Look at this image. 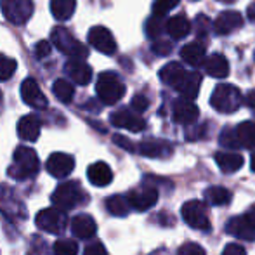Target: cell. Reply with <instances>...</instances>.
I'll return each mask as SVG.
<instances>
[{
	"mask_svg": "<svg viewBox=\"0 0 255 255\" xmlns=\"http://www.w3.org/2000/svg\"><path fill=\"white\" fill-rule=\"evenodd\" d=\"M40 172V160L37 151L30 146H19L16 148L12 156V163L7 168V175L14 181H26Z\"/></svg>",
	"mask_w": 255,
	"mask_h": 255,
	"instance_id": "1",
	"label": "cell"
},
{
	"mask_svg": "<svg viewBox=\"0 0 255 255\" xmlns=\"http://www.w3.org/2000/svg\"><path fill=\"white\" fill-rule=\"evenodd\" d=\"M87 200H89L87 193L82 189V186L78 184L77 181H68V182L59 184L54 189V193L51 196L54 208H57V210H61V212L73 210V208L87 203Z\"/></svg>",
	"mask_w": 255,
	"mask_h": 255,
	"instance_id": "2",
	"label": "cell"
},
{
	"mask_svg": "<svg viewBox=\"0 0 255 255\" xmlns=\"http://www.w3.org/2000/svg\"><path fill=\"white\" fill-rule=\"evenodd\" d=\"M51 45H54L64 56H70L71 59H85L89 54L87 47L82 42H78L75 35L64 26H56L51 31Z\"/></svg>",
	"mask_w": 255,
	"mask_h": 255,
	"instance_id": "3",
	"label": "cell"
},
{
	"mask_svg": "<svg viewBox=\"0 0 255 255\" xmlns=\"http://www.w3.org/2000/svg\"><path fill=\"white\" fill-rule=\"evenodd\" d=\"M243 103V96L238 87L231 84H221L214 89L210 96V104L219 113H235Z\"/></svg>",
	"mask_w": 255,
	"mask_h": 255,
	"instance_id": "4",
	"label": "cell"
},
{
	"mask_svg": "<svg viewBox=\"0 0 255 255\" xmlns=\"http://www.w3.org/2000/svg\"><path fill=\"white\" fill-rule=\"evenodd\" d=\"M96 92L103 104H117L125 96V84L113 71H104L96 82Z\"/></svg>",
	"mask_w": 255,
	"mask_h": 255,
	"instance_id": "5",
	"label": "cell"
},
{
	"mask_svg": "<svg viewBox=\"0 0 255 255\" xmlns=\"http://www.w3.org/2000/svg\"><path fill=\"white\" fill-rule=\"evenodd\" d=\"M0 9L10 24L23 26L33 16L35 3L33 0H0Z\"/></svg>",
	"mask_w": 255,
	"mask_h": 255,
	"instance_id": "6",
	"label": "cell"
},
{
	"mask_svg": "<svg viewBox=\"0 0 255 255\" xmlns=\"http://www.w3.org/2000/svg\"><path fill=\"white\" fill-rule=\"evenodd\" d=\"M35 224L40 231L49 233V235H63V231L66 229L68 219L66 214L57 208H44L37 214L35 217Z\"/></svg>",
	"mask_w": 255,
	"mask_h": 255,
	"instance_id": "7",
	"label": "cell"
},
{
	"mask_svg": "<svg viewBox=\"0 0 255 255\" xmlns=\"http://www.w3.org/2000/svg\"><path fill=\"white\" fill-rule=\"evenodd\" d=\"M181 215L188 226H191L196 231H210V217L205 208V205L198 200L186 202L181 208Z\"/></svg>",
	"mask_w": 255,
	"mask_h": 255,
	"instance_id": "8",
	"label": "cell"
},
{
	"mask_svg": "<svg viewBox=\"0 0 255 255\" xmlns=\"http://www.w3.org/2000/svg\"><path fill=\"white\" fill-rule=\"evenodd\" d=\"M0 212L9 221H23L26 219V208L23 202L17 198V195L10 188L0 186Z\"/></svg>",
	"mask_w": 255,
	"mask_h": 255,
	"instance_id": "9",
	"label": "cell"
},
{
	"mask_svg": "<svg viewBox=\"0 0 255 255\" xmlns=\"http://www.w3.org/2000/svg\"><path fill=\"white\" fill-rule=\"evenodd\" d=\"M125 198H127L130 208L139 212H146L156 205L158 189L153 188V186H141V188H135L132 191H128V195Z\"/></svg>",
	"mask_w": 255,
	"mask_h": 255,
	"instance_id": "10",
	"label": "cell"
},
{
	"mask_svg": "<svg viewBox=\"0 0 255 255\" xmlns=\"http://www.w3.org/2000/svg\"><path fill=\"white\" fill-rule=\"evenodd\" d=\"M89 44L96 49V51L106 54V56H113L117 52V42L115 37L106 26H94L89 30Z\"/></svg>",
	"mask_w": 255,
	"mask_h": 255,
	"instance_id": "11",
	"label": "cell"
},
{
	"mask_svg": "<svg viewBox=\"0 0 255 255\" xmlns=\"http://www.w3.org/2000/svg\"><path fill=\"white\" fill-rule=\"evenodd\" d=\"M21 98L28 106L35 108V110H45L49 106V101L42 92L38 82L31 77L24 78L23 84H21Z\"/></svg>",
	"mask_w": 255,
	"mask_h": 255,
	"instance_id": "12",
	"label": "cell"
},
{
	"mask_svg": "<svg viewBox=\"0 0 255 255\" xmlns=\"http://www.w3.org/2000/svg\"><path fill=\"white\" fill-rule=\"evenodd\" d=\"M45 168L56 179L68 177L75 168V158L68 153H52L45 163Z\"/></svg>",
	"mask_w": 255,
	"mask_h": 255,
	"instance_id": "13",
	"label": "cell"
},
{
	"mask_svg": "<svg viewBox=\"0 0 255 255\" xmlns=\"http://www.w3.org/2000/svg\"><path fill=\"white\" fill-rule=\"evenodd\" d=\"M110 122L118 128H127L130 132H141L146 128V122L137 113L130 110H118L113 111L110 117Z\"/></svg>",
	"mask_w": 255,
	"mask_h": 255,
	"instance_id": "14",
	"label": "cell"
},
{
	"mask_svg": "<svg viewBox=\"0 0 255 255\" xmlns=\"http://www.w3.org/2000/svg\"><path fill=\"white\" fill-rule=\"evenodd\" d=\"M200 110L193 101H186V99H179L174 103V110H172V118L175 124L181 125H191L198 120Z\"/></svg>",
	"mask_w": 255,
	"mask_h": 255,
	"instance_id": "15",
	"label": "cell"
},
{
	"mask_svg": "<svg viewBox=\"0 0 255 255\" xmlns=\"http://www.w3.org/2000/svg\"><path fill=\"white\" fill-rule=\"evenodd\" d=\"M200 85H202V75L198 71H184L182 78L179 80V84L175 85V91L182 96V99L186 101H193L196 99L200 92Z\"/></svg>",
	"mask_w": 255,
	"mask_h": 255,
	"instance_id": "16",
	"label": "cell"
},
{
	"mask_svg": "<svg viewBox=\"0 0 255 255\" xmlns=\"http://www.w3.org/2000/svg\"><path fill=\"white\" fill-rule=\"evenodd\" d=\"M243 26V16L236 10H224L214 21V30L219 35H229Z\"/></svg>",
	"mask_w": 255,
	"mask_h": 255,
	"instance_id": "17",
	"label": "cell"
},
{
	"mask_svg": "<svg viewBox=\"0 0 255 255\" xmlns=\"http://www.w3.org/2000/svg\"><path fill=\"white\" fill-rule=\"evenodd\" d=\"M64 71L71 78V82L78 85H87L92 80V68L85 63V59H70L64 64Z\"/></svg>",
	"mask_w": 255,
	"mask_h": 255,
	"instance_id": "18",
	"label": "cell"
},
{
	"mask_svg": "<svg viewBox=\"0 0 255 255\" xmlns=\"http://www.w3.org/2000/svg\"><path fill=\"white\" fill-rule=\"evenodd\" d=\"M71 233L80 240H91L98 233V224L87 214H80L71 219Z\"/></svg>",
	"mask_w": 255,
	"mask_h": 255,
	"instance_id": "19",
	"label": "cell"
},
{
	"mask_svg": "<svg viewBox=\"0 0 255 255\" xmlns=\"http://www.w3.org/2000/svg\"><path fill=\"white\" fill-rule=\"evenodd\" d=\"M137 151L142 154V156L148 158H167L170 156L174 148H172L170 142L161 141V139H146L139 144Z\"/></svg>",
	"mask_w": 255,
	"mask_h": 255,
	"instance_id": "20",
	"label": "cell"
},
{
	"mask_svg": "<svg viewBox=\"0 0 255 255\" xmlns=\"http://www.w3.org/2000/svg\"><path fill=\"white\" fill-rule=\"evenodd\" d=\"M40 130H42V122L37 115H26L17 124V134H19V137L23 141L28 142L37 141L38 135H40Z\"/></svg>",
	"mask_w": 255,
	"mask_h": 255,
	"instance_id": "21",
	"label": "cell"
},
{
	"mask_svg": "<svg viewBox=\"0 0 255 255\" xmlns=\"http://www.w3.org/2000/svg\"><path fill=\"white\" fill-rule=\"evenodd\" d=\"M226 231L238 240H247V242H254L255 240V228L243 215L233 217L226 226Z\"/></svg>",
	"mask_w": 255,
	"mask_h": 255,
	"instance_id": "22",
	"label": "cell"
},
{
	"mask_svg": "<svg viewBox=\"0 0 255 255\" xmlns=\"http://www.w3.org/2000/svg\"><path fill=\"white\" fill-rule=\"evenodd\" d=\"M87 177L91 184L98 186V188H104L113 181V172H111L110 165L104 161H96L87 168Z\"/></svg>",
	"mask_w": 255,
	"mask_h": 255,
	"instance_id": "23",
	"label": "cell"
},
{
	"mask_svg": "<svg viewBox=\"0 0 255 255\" xmlns=\"http://www.w3.org/2000/svg\"><path fill=\"white\" fill-rule=\"evenodd\" d=\"M214 160L224 174H235V172H238L243 167V156L238 153L217 151L214 154Z\"/></svg>",
	"mask_w": 255,
	"mask_h": 255,
	"instance_id": "24",
	"label": "cell"
},
{
	"mask_svg": "<svg viewBox=\"0 0 255 255\" xmlns=\"http://www.w3.org/2000/svg\"><path fill=\"white\" fill-rule=\"evenodd\" d=\"M203 68L210 77L226 78L229 75V63L222 54H212L203 61Z\"/></svg>",
	"mask_w": 255,
	"mask_h": 255,
	"instance_id": "25",
	"label": "cell"
},
{
	"mask_svg": "<svg viewBox=\"0 0 255 255\" xmlns=\"http://www.w3.org/2000/svg\"><path fill=\"white\" fill-rule=\"evenodd\" d=\"M191 30V23L188 21V17L182 16V14H177V16H172L170 19L165 23V31L170 35V38L174 40H181Z\"/></svg>",
	"mask_w": 255,
	"mask_h": 255,
	"instance_id": "26",
	"label": "cell"
},
{
	"mask_svg": "<svg viewBox=\"0 0 255 255\" xmlns=\"http://www.w3.org/2000/svg\"><path fill=\"white\" fill-rule=\"evenodd\" d=\"M235 134L240 146L255 149V122H242L235 128Z\"/></svg>",
	"mask_w": 255,
	"mask_h": 255,
	"instance_id": "27",
	"label": "cell"
},
{
	"mask_svg": "<svg viewBox=\"0 0 255 255\" xmlns=\"http://www.w3.org/2000/svg\"><path fill=\"white\" fill-rule=\"evenodd\" d=\"M77 0H51V12L57 21H68L75 14Z\"/></svg>",
	"mask_w": 255,
	"mask_h": 255,
	"instance_id": "28",
	"label": "cell"
},
{
	"mask_svg": "<svg viewBox=\"0 0 255 255\" xmlns=\"http://www.w3.org/2000/svg\"><path fill=\"white\" fill-rule=\"evenodd\" d=\"M181 57L184 63L191 64V66H198L205 59V47L200 42H191L181 49Z\"/></svg>",
	"mask_w": 255,
	"mask_h": 255,
	"instance_id": "29",
	"label": "cell"
},
{
	"mask_svg": "<svg viewBox=\"0 0 255 255\" xmlns=\"http://www.w3.org/2000/svg\"><path fill=\"white\" fill-rule=\"evenodd\" d=\"M184 71L186 70L179 63H168L160 70V80L163 82L165 85H170V87L175 89V85L179 84V80L182 78Z\"/></svg>",
	"mask_w": 255,
	"mask_h": 255,
	"instance_id": "30",
	"label": "cell"
},
{
	"mask_svg": "<svg viewBox=\"0 0 255 255\" xmlns=\"http://www.w3.org/2000/svg\"><path fill=\"white\" fill-rule=\"evenodd\" d=\"M203 198L210 205H214V207H224V205H228L231 202L233 196H231V193L226 188H222V186H214V188L205 189Z\"/></svg>",
	"mask_w": 255,
	"mask_h": 255,
	"instance_id": "31",
	"label": "cell"
},
{
	"mask_svg": "<svg viewBox=\"0 0 255 255\" xmlns=\"http://www.w3.org/2000/svg\"><path fill=\"white\" fill-rule=\"evenodd\" d=\"M52 94L56 96V99H59L61 103L68 104L73 101L75 98V87L70 80L66 78H59L52 84Z\"/></svg>",
	"mask_w": 255,
	"mask_h": 255,
	"instance_id": "32",
	"label": "cell"
},
{
	"mask_svg": "<svg viewBox=\"0 0 255 255\" xmlns=\"http://www.w3.org/2000/svg\"><path fill=\"white\" fill-rule=\"evenodd\" d=\"M106 210L115 217H127L128 212H130V207H128V202L125 196L113 195L106 200Z\"/></svg>",
	"mask_w": 255,
	"mask_h": 255,
	"instance_id": "33",
	"label": "cell"
},
{
	"mask_svg": "<svg viewBox=\"0 0 255 255\" xmlns=\"http://www.w3.org/2000/svg\"><path fill=\"white\" fill-rule=\"evenodd\" d=\"M17 70L16 59L5 56V54H0V82H7L12 78V75Z\"/></svg>",
	"mask_w": 255,
	"mask_h": 255,
	"instance_id": "34",
	"label": "cell"
},
{
	"mask_svg": "<svg viewBox=\"0 0 255 255\" xmlns=\"http://www.w3.org/2000/svg\"><path fill=\"white\" fill-rule=\"evenodd\" d=\"M78 245L75 240H57L54 243V255H77Z\"/></svg>",
	"mask_w": 255,
	"mask_h": 255,
	"instance_id": "35",
	"label": "cell"
},
{
	"mask_svg": "<svg viewBox=\"0 0 255 255\" xmlns=\"http://www.w3.org/2000/svg\"><path fill=\"white\" fill-rule=\"evenodd\" d=\"M163 30H165V23H163V19L158 16L149 17L148 23H146V33H148L151 38H156L158 40V37L163 33Z\"/></svg>",
	"mask_w": 255,
	"mask_h": 255,
	"instance_id": "36",
	"label": "cell"
},
{
	"mask_svg": "<svg viewBox=\"0 0 255 255\" xmlns=\"http://www.w3.org/2000/svg\"><path fill=\"white\" fill-rule=\"evenodd\" d=\"M179 3V0H154L153 3V16L163 17L168 10H172Z\"/></svg>",
	"mask_w": 255,
	"mask_h": 255,
	"instance_id": "37",
	"label": "cell"
},
{
	"mask_svg": "<svg viewBox=\"0 0 255 255\" xmlns=\"http://www.w3.org/2000/svg\"><path fill=\"white\" fill-rule=\"evenodd\" d=\"M221 144L226 146V148H240L238 139H236V134L231 127H226L221 134Z\"/></svg>",
	"mask_w": 255,
	"mask_h": 255,
	"instance_id": "38",
	"label": "cell"
},
{
	"mask_svg": "<svg viewBox=\"0 0 255 255\" xmlns=\"http://www.w3.org/2000/svg\"><path fill=\"white\" fill-rule=\"evenodd\" d=\"M130 108L134 110V113H142V111H146L149 108V99L142 94L134 96L130 101Z\"/></svg>",
	"mask_w": 255,
	"mask_h": 255,
	"instance_id": "39",
	"label": "cell"
},
{
	"mask_svg": "<svg viewBox=\"0 0 255 255\" xmlns=\"http://www.w3.org/2000/svg\"><path fill=\"white\" fill-rule=\"evenodd\" d=\"M195 24H196V37L202 38L205 35L208 33V28H210V21H208L207 16H203V14H198L195 19Z\"/></svg>",
	"mask_w": 255,
	"mask_h": 255,
	"instance_id": "40",
	"label": "cell"
},
{
	"mask_svg": "<svg viewBox=\"0 0 255 255\" xmlns=\"http://www.w3.org/2000/svg\"><path fill=\"white\" fill-rule=\"evenodd\" d=\"M177 255H207L205 250L196 243H184V245L179 247Z\"/></svg>",
	"mask_w": 255,
	"mask_h": 255,
	"instance_id": "41",
	"label": "cell"
},
{
	"mask_svg": "<svg viewBox=\"0 0 255 255\" xmlns=\"http://www.w3.org/2000/svg\"><path fill=\"white\" fill-rule=\"evenodd\" d=\"M153 52H156L158 56H168V54L172 52V45L168 44L167 40H161V38H158V40L153 44Z\"/></svg>",
	"mask_w": 255,
	"mask_h": 255,
	"instance_id": "42",
	"label": "cell"
},
{
	"mask_svg": "<svg viewBox=\"0 0 255 255\" xmlns=\"http://www.w3.org/2000/svg\"><path fill=\"white\" fill-rule=\"evenodd\" d=\"M52 47H51V42L47 40H40L37 45H35V54H37L38 59H44V57H47L49 54H51Z\"/></svg>",
	"mask_w": 255,
	"mask_h": 255,
	"instance_id": "43",
	"label": "cell"
},
{
	"mask_svg": "<svg viewBox=\"0 0 255 255\" xmlns=\"http://www.w3.org/2000/svg\"><path fill=\"white\" fill-rule=\"evenodd\" d=\"M113 142L117 146H120L122 149H125V151H130V153H134L135 151V146L132 144V141H128L127 137H124V135H113Z\"/></svg>",
	"mask_w": 255,
	"mask_h": 255,
	"instance_id": "44",
	"label": "cell"
},
{
	"mask_svg": "<svg viewBox=\"0 0 255 255\" xmlns=\"http://www.w3.org/2000/svg\"><path fill=\"white\" fill-rule=\"evenodd\" d=\"M84 255H108V252H106V249H104L103 243L94 242V243H91V245L85 247Z\"/></svg>",
	"mask_w": 255,
	"mask_h": 255,
	"instance_id": "45",
	"label": "cell"
},
{
	"mask_svg": "<svg viewBox=\"0 0 255 255\" xmlns=\"http://www.w3.org/2000/svg\"><path fill=\"white\" fill-rule=\"evenodd\" d=\"M222 255H247V250L242 245H238V243H229L224 249Z\"/></svg>",
	"mask_w": 255,
	"mask_h": 255,
	"instance_id": "46",
	"label": "cell"
},
{
	"mask_svg": "<svg viewBox=\"0 0 255 255\" xmlns=\"http://www.w3.org/2000/svg\"><path fill=\"white\" fill-rule=\"evenodd\" d=\"M243 217H245L247 221H249L250 224H252L254 228H255V205H252V207H250L249 210L245 212V215H243Z\"/></svg>",
	"mask_w": 255,
	"mask_h": 255,
	"instance_id": "47",
	"label": "cell"
},
{
	"mask_svg": "<svg viewBox=\"0 0 255 255\" xmlns=\"http://www.w3.org/2000/svg\"><path fill=\"white\" fill-rule=\"evenodd\" d=\"M245 103H247V106H250V108H255V89H254V91H250L249 94H247V98H245Z\"/></svg>",
	"mask_w": 255,
	"mask_h": 255,
	"instance_id": "48",
	"label": "cell"
},
{
	"mask_svg": "<svg viewBox=\"0 0 255 255\" xmlns=\"http://www.w3.org/2000/svg\"><path fill=\"white\" fill-rule=\"evenodd\" d=\"M249 17L252 21H255V3H252V5L249 7Z\"/></svg>",
	"mask_w": 255,
	"mask_h": 255,
	"instance_id": "49",
	"label": "cell"
},
{
	"mask_svg": "<svg viewBox=\"0 0 255 255\" xmlns=\"http://www.w3.org/2000/svg\"><path fill=\"white\" fill-rule=\"evenodd\" d=\"M250 168L255 172V153L252 154V158H250Z\"/></svg>",
	"mask_w": 255,
	"mask_h": 255,
	"instance_id": "50",
	"label": "cell"
},
{
	"mask_svg": "<svg viewBox=\"0 0 255 255\" xmlns=\"http://www.w3.org/2000/svg\"><path fill=\"white\" fill-rule=\"evenodd\" d=\"M219 2H224V3H231V2H235V0H219Z\"/></svg>",
	"mask_w": 255,
	"mask_h": 255,
	"instance_id": "51",
	"label": "cell"
},
{
	"mask_svg": "<svg viewBox=\"0 0 255 255\" xmlns=\"http://www.w3.org/2000/svg\"><path fill=\"white\" fill-rule=\"evenodd\" d=\"M0 106H2V92H0Z\"/></svg>",
	"mask_w": 255,
	"mask_h": 255,
	"instance_id": "52",
	"label": "cell"
},
{
	"mask_svg": "<svg viewBox=\"0 0 255 255\" xmlns=\"http://www.w3.org/2000/svg\"><path fill=\"white\" fill-rule=\"evenodd\" d=\"M195 2H196V0H195Z\"/></svg>",
	"mask_w": 255,
	"mask_h": 255,
	"instance_id": "53",
	"label": "cell"
}]
</instances>
